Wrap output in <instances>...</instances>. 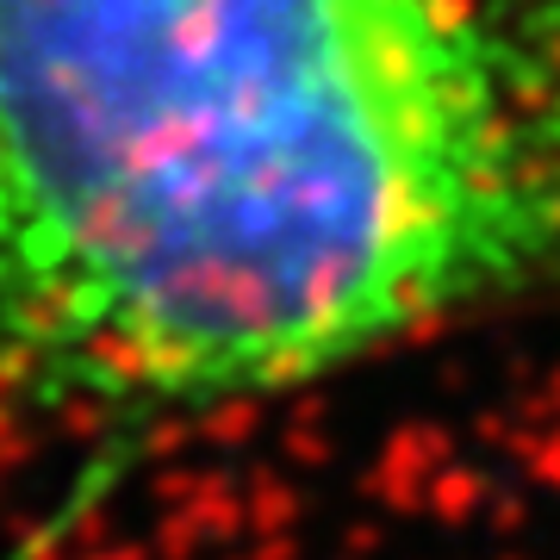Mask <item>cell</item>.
Returning a JSON list of instances; mask_svg holds the SVG:
<instances>
[{"label":"cell","mask_w":560,"mask_h":560,"mask_svg":"<svg viewBox=\"0 0 560 560\" xmlns=\"http://www.w3.org/2000/svg\"><path fill=\"white\" fill-rule=\"evenodd\" d=\"M548 287L511 0H0V418H206Z\"/></svg>","instance_id":"cell-1"},{"label":"cell","mask_w":560,"mask_h":560,"mask_svg":"<svg viewBox=\"0 0 560 560\" xmlns=\"http://www.w3.org/2000/svg\"><path fill=\"white\" fill-rule=\"evenodd\" d=\"M548 44H555V88H560V25H548Z\"/></svg>","instance_id":"cell-2"}]
</instances>
